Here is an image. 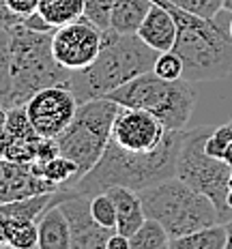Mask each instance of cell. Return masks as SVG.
<instances>
[{
	"mask_svg": "<svg viewBox=\"0 0 232 249\" xmlns=\"http://www.w3.org/2000/svg\"><path fill=\"white\" fill-rule=\"evenodd\" d=\"M185 136L187 129H168L161 146L153 153H127L114 142H107L106 153L95 168L69 189L92 198L107 187H129L140 191L159 180L172 178L177 176V163Z\"/></svg>",
	"mask_w": 232,
	"mask_h": 249,
	"instance_id": "cell-1",
	"label": "cell"
},
{
	"mask_svg": "<svg viewBox=\"0 0 232 249\" xmlns=\"http://www.w3.org/2000/svg\"><path fill=\"white\" fill-rule=\"evenodd\" d=\"M153 2L166 4L177 19L178 37L174 52L185 62L183 80L206 82L232 75V37L224 22L226 11H219L215 18H202L170 0Z\"/></svg>",
	"mask_w": 232,
	"mask_h": 249,
	"instance_id": "cell-2",
	"label": "cell"
},
{
	"mask_svg": "<svg viewBox=\"0 0 232 249\" xmlns=\"http://www.w3.org/2000/svg\"><path fill=\"white\" fill-rule=\"evenodd\" d=\"M159 52L138 35H123L114 28L103 30L101 52L86 69L71 71L69 88L80 103L107 97L133 77L153 71Z\"/></svg>",
	"mask_w": 232,
	"mask_h": 249,
	"instance_id": "cell-3",
	"label": "cell"
},
{
	"mask_svg": "<svg viewBox=\"0 0 232 249\" xmlns=\"http://www.w3.org/2000/svg\"><path fill=\"white\" fill-rule=\"evenodd\" d=\"M138 194L146 217L157 219L170 238L185 236L213 224H224L213 200L196 191L178 176L144 187Z\"/></svg>",
	"mask_w": 232,
	"mask_h": 249,
	"instance_id": "cell-4",
	"label": "cell"
},
{
	"mask_svg": "<svg viewBox=\"0 0 232 249\" xmlns=\"http://www.w3.org/2000/svg\"><path fill=\"white\" fill-rule=\"evenodd\" d=\"M11 30L13 92L11 106H26L39 90L50 86L69 88L71 71L58 65L52 52V33H37L24 22Z\"/></svg>",
	"mask_w": 232,
	"mask_h": 249,
	"instance_id": "cell-5",
	"label": "cell"
},
{
	"mask_svg": "<svg viewBox=\"0 0 232 249\" xmlns=\"http://www.w3.org/2000/svg\"><path fill=\"white\" fill-rule=\"evenodd\" d=\"M189 84L192 82L187 80H163L155 71H146L107 97L118 106L153 112L166 129H187L196 103V92Z\"/></svg>",
	"mask_w": 232,
	"mask_h": 249,
	"instance_id": "cell-6",
	"label": "cell"
},
{
	"mask_svg": "<svg viewBox=\"0 0 232 249\" xmlns=\"http://www.w3.org/2000/svg\"><path fill=\"white\" fill-rule=\"evenodd\" d=\"M118 107L121 106L110 97H97L80 103L71 124L56 138L60 155L75 161L82 176L90 172L106 153Z\"/></svg>",
	"mask_w": 232,
	"mask_h": 249,
	"instance_id": "cell-7",
	"label": "cell"
},
{
	"mask_svg": "<svg viewBox=\"0 0 232 249\" xmlns=\"http://www.w3.org/2000/svg\"><path fill=\"white\" fill-rule=\"evenodd\" d=\"M215 127L202 124V127L187 129L183 148L178 155L177 163V176L185 180L196 191L204 194L206 198L213 200L217 206L221 221H228L232 217V209L228 206V189H230V172L232 165H228L224 159L211 157L204 150L206 138Z\"/></svg>",
	"mask_w": 232,
	"mask_h": 249,
	"instance_id": "cell-8",
	"label": "cell"
},
{
	"mask_svg": "<svg viewBox=\"0 0 232 249\" xmlns=\"http://www.w3.org/2000/svg\"><path fill=\"white\" fill-rule=\"evenodd\" d=\"M103 30L86 18L65 24L52 33V52L58 65L69 71L86 69L99 56Z\"/></svg>",
	"mask_w": 232,
	"mask_h": 249,
	"instance_id": "cell-9",
	"label": "cell"
},
{
	"mask_svg": "<svg viewBox=\"0 0 232 249\" xmlns=\"http://www.w3.org/2000/svg\"><path fill=\"white\" fill-rule=\"evenodd\" d=\"M168 129L153 112L121 106L112 124L110 142L127 153H153L161 146Z\"/></svg>",
	"mask_w": 232,
	"mask_h": 249,
	"instance_id": "cell-10",
	"label": "cell"
},
{
	"mask_svg": "<svg viewBox=\"0 0 232 249\" xmlns=\"http://www.w3.org/2000/svg\"><path fill=\"white\" fill-rule=\"evenodd\" d=\"M80 101L67 86H50L39 90L28 103L26 112L41 138H58L73 121Z\"/></svg>",
	"mask_w": 232,
	"mask_h": 249,
	"instance_id": "cell-11",
	"label": "cell"
},
{
	"mask_svg": "<svg viewBox=\"0 0 232 249\" xmlns=\"http://www.w3.org/2000/svg\"><path fill=\"white\" fill-rule=\"evenodd\" d=\"M60 209L67 215L71 228V249H106L107 238L114 234V228H103L90 213V196L65 189L60 198Z\"/></svg>",
	"mask_w": 232,
	"mask_h": 249,
	"instance_id": "cell-12",
	"label": "cell"
},
{
	"mask_svg": "<svg viewBox=\"0 0 232 249\" xmlns=\"http://www.w3.org/2000/svg\"><path fill=\"white\" fill-rule=\"evenodd\" d=\"M43 138L33 127L24 106L9 107L7 127L2 138V157L18 163H33L39 157V146Z\"/></svg>",
	"mask_w": 232,
	"mask_h": 249,
	"instance_id": "cell-13",
	"label": "cell"
},
{
	"mask_svg": "<svg viewBox=\"0 0 232 249\" xmlns=\"http://www.w3.org/2000/svg\"><path fill=\"white\" fill-rule=\"evenodd\" d=\"M58 191L52 183L33 172L30 163H18L11 159L0 157V204L28 196Z\"/></svg>",
	"mask_w": 232,
	"mask_h": 249,
	"instance_id": "cell-14",
	"label": "cell"
},
{
	"mask_svg": "<svg viewBox=\"0 0 232 249\" xmlns=\"http://www.w3.org/2000/svg\"><path fill=\"white\" fill-rule=\"evenodd\" d=\"M138 37L157 52L174 50V43L178 37V26L166 4L153 2L151 11L146 13L142 26L138 28Z\"/></svg>",
	"mask_w": 232,
	"mask_h": 249,
	"instance_id": "cell-15",
	"label": "cell"
},
{
	"mask_svg": "<svg viewBox=\"0 0 232 249\" xmlns=\"http://www.w3.org/2000/svg\"><path fill=\"white\" fill-rule=\"evenodd\" d=\"M63 196L65 189L56 191V200L39 217V249H71V228L58 204Z\"/></svg>",
	"mask_w": 232,
	"mask_h": 249,
	"instance_id": "cell-16",
	"label": "cell"
},
{
	"mask_svg": "<svg viewBox=\"0 0 232 249\" xmlns=\"http://www.w3.org/2000/svg\"><path fill=\"white\" fill-rule=\"evenodd\" d=\"M106 191L112 196L116 206V232L131 236L146 219L140 194L129 187H107Z\"/></svg>",
	"mask_w": 232,
	"mask_h": 249,
	"instance_id": "cell-17",
	"label": "cell"
},
{
	"mask_svg": "<svg viewBox=\"0 0 232 249\" xmlns=\"http://www.w3.org/2000/svg\"><path fill=\"white\" fill-rule=\"evenodd\" d=\"M33 172L39 174L41 178H45L48 183H52L56 189H69L80 180V168L75 161H71L65 155H56L52 159L45 161H33Z\"/></svg>",
	"mask_w": 232,
	"mask_h": 249,
	"instance_id": "cell-18",
	"label": "cell"
},
{
	"mask_svg": "<svg viewBox=\"0 0 232 249\" xmlns=\"http://www.w3.org/2000/svg\"><path fill=\"white\" fill-rule=\"evenodd\" d=\"M153 0H112V28L123 35H138Z\"/></svg>",
	"mask_w": 232,
	"mask_h": 249,
	"instance_id": "cell-19",
	"label": "cell"
},
{
	"mask_svg": "<svg viewBox=\"0 0 232 249\" xmlns=\"http://www.w3.org/2000/svg\"><path fill=\"white\" fill-rule=\"evenodd\" d=\"M54 200H56V191H45V194L28 196V198L2 202V204H0V219L39 221V217L43 215V211L48 209Z\"/></svg>",
	"mask_w": 232,
	"mask_h": 249,
	"instance_id": "cell-20",
	"label": "cell"
},
{
	"mask_svg": "<svg viewBox=\"0 0 232 249\" xmlns=\"http://www.w3.org/2000/svg\"><path fill=\"white\" fill-rule=\"evenodd\" d=\"M170 249H226V226L213 224L185 236L170 238Z\"/></svg>",
	"mask_w": 232,
	"mask_h": 249,
	"instance_id": "cell-21",
	"label": "cell"
},
{
	"mask_svg": "<svg viewBox=\"0 0 232 249\" xmlns=\"http://www.w3.org/2000/svg\"><path fill=\"white\" fill-rule=\"evenodd\" d=\"M84 2L86 0H41L37 11L54 28H60V26L84 18Z\"/></svg>",
	"mask_w": 232,
	"mask_h": 249,
	"instance_id": "cell-22",
	"label": "cell"
},
{
	"mask_svg": "<svg viewBox=\"0 0 232 249\" xmlns=\"http://www.w3.org/2000/svg\"><path fill=\"white\" fill-rule=\"evenodd\" d=\"M7 234V245L15 249L39 247V226L28 219H0Z\"/></svg>",
	"mask_w": 232,
	"mask_h": 249,
	"instance_id": "cell-23",
	"label": "cell"
},
{
	"mask_svg": "<svg viewBox=\"0 0 232 249\" xmlns=\"http://www.w3.org/2000/svg\"><path fill=\"white\" fill-rule=\"evenodd\" d=\"M129 247L131 249H168L170 234L157 219L146 217L144 224L129 236Z\"/></svg>",
	"mask_w": 232,
	"mask_h": 249,
	"instance_id": "cell-24",
	"label": "cell"
},
{
	"mask_svg": "<svg viewBox=\"0 0 232 249\" xmlns=\"http://www.w3.org/2000/svg\"><path fill=\"white\" fill-rule=\"evenodd\" d=\"M13 92V52L11 30L0 28V106H11Z\"/></svg>",
	"mask_w": 232,
	"mask_h": 249,
	"instance_id": "cell-25",
	"label": "cell"
},
{
	"mask_svg": "<svg viewBox=\"0 0 232 249\" xmlns=\"http://www.w3.org/2000/svg\"><path fill=\"white\" fill-rule=\"evenodd\" d=\"M90 213L103 228H114L116 230V206L107 191H99L90 198Z\"/></svg>",
	"mask_w": 232,
	"mask_h": 249,
	"instance_id": "cell-26",
	"label": "cell"
},
{
	"mask_svg": "<svg viewBox=\"0 0 232 249\" xmlns=\"http://www.w3.org/2000/svg\"><path fill=\"white\" fill-rule=\"evenodd\" d=\"M153 71L163 80H183L185 73V62L174 50L159 52L157 60H155Z\"/></svg>",
	"mask_w": 232,
	"mask_h": 249,
	"instance_id": "cell-27",
	"label": "cell"
},
{
	"mask_svg": "<svg viewBox=\"0 0 232 249\" xmlns=\"http://www.w3.org/2000/svg\"><path fill=\"white\" fill-rule=\"evenodd\" d=\"M84 18L101 30L112 28V0H86Z\"/></svg>",
	"mask_w": 232,
	"mask_h": 249,
	"instance_id": "cell-28",
	"label": "cell"
},
{
	"mask_svg": "<svg viewBox=\"0 0 232 249\" xmlns=\"http://www.w3.org/2000/svg\"><path fill=\"white\" fill-rule=\"evenodd\" d=\"M230 142H232V127H230V123H226V124H221V127H215L213 131L209 133L204 150L211 155V157L224 159V153H226V148H228Z\"/></svg>",
	"mask_w": 232,
	"mask_h": 249,
	"instance_id": "cell-29",
	"label": "cell"
},
{
	"mask_svg": "<svg viewBox=\"0 0 232 249\" xmlns=\"http://www.w3.org/2000/svg\"><path fill=\"white\" fill-rule=\"evenodd\" d=\"M170 2L178 4V7L187 9L192 13H198L202 18H215L221 9V0H170Z\"/></svg>",
	"mask_w": 232,
	"mask_h": 249,
	"instance_id": "cell-30",
	"label": "cell"
},
{
	"mask_svg": "<svg viewBox=\"0 0 232 249\" xmlns=\"http://www.w3.org/2000/svg\"><path fill=\"white\" fill-rule=\"evenodd\" d=\"M39 2H41V0H7L9 9H11L15 15H19L22 19L37 11V9H39Z\"/></svg>",
	"mask_w": 232,
	"mask_h": 249,
	"instance_id": "cell-31",
	"label": "cell"
},
{
	"mask_svg": "<svg viewBox=\"0 0 232 249\" xmlns=\"http://www.w3.org/2000/svg\"><path fill=\"white\" fill-rule=\"evenodd\" d=\"M24 24L28 26V28L37 30V33H54V30H56L54 26H52L39 11H35L33 15H28V18H24Z\"/></svg>",
	"mask_w": 232,
	"mask_h": 249,
	"instance_id": "cell-32",
	"label": "cell"
},
{
	"mask_svg": "<svg viewBox=\"0 0 232 249\" xmlns=\"http://www.w3.org/2000/svg\"><path fill=\"white\" fill-rule=\"evenodd\" d=\"M22 22L24 19L9 9L7 0H0V28H13V26H18Z\"/></svg>",
	"mask_w": 232,
	"mask_h": 249,
	"instance_id": "cell-33",
	"label": "cell"
},
{
	"mask_svg": "<svg viewBox=\"0 0 232 249\" xmlns=\"http://www.w3.org/2000/svg\"><path fill=\"white\" fill-rule=\"evenodd\" d=\"M106 249H131L129 247V236L121 234V232H114V234L107 238Z\"/></svg>",
	"mask_w": 232,
	"mask_h": 249,
	"instance_id": "cell-34",
	"label": "cell"
},
{
	"mask_svg": "<svg viewBox=\"0 0 232 249\" xmlns=\"http://www.w3.org/2000/svg\"><path fill=\"white\" fill-rule=\"evenodd\" d=\"M7 112L9 107L0 106V157H2V138H4V127H7Z\"/></svg>",
	"mask_w": 232,
	"mask_h": 249,
	"instance_id": "cell-35",
	"label": "cell"
},
{
	"mask_svg": "<svg viewBox=\"0 0 232 249\" xmlns=\"http://www.w3.org/2000/svg\"><path fill=\"white\" fill-rule=\"evenodd\" d=\"M224 226H226V249H232V217Z\"/></svg>",
	"mask_w": 232,
	"mask_h": 249,
	"instance_id": "cell-36",
	"label": "cell"
},
{
	"mask_svg": "<svg viewBox=\"0 0 232 249\" xmlns=\"http://www.w3.org/2000/svg\"><path fill=\"white\" fill-rule=\"evenodd\" d=\"M224 161L228 165H232V142L228 144V148H226V153H224Z\"/></svg>",
	"mask_w": 232,
	"mask_h": 249,
	"instance_id": "cell-37",
	"label": "cell"
},
{
	"mask_svg": "<svg viewBox=\"0 0 232 249\" xmlns=\"http://www.w3.org/2000/svg\"><path fill=\"white\" fill-rule=\"evenodd\" d=\"M0 247H9L7 245V234H4V228H2V221H0Z\"/></svg>",
	"mask_w": 232,
	"mask_h": 249,
	"instance_id": "cell-38",
	"label": "cell"
},
{
	"mask_svg": "<svg viewBox=\"0 0 232 249\" xmlns=\"http://www.w3.org/2000/svg\"><path fill=\"white\" fill-rule=\"evenodd\" d=\"M221 9L226 13H232V0H221Z\"/></svg>",
	"mask_w": 232,
	"mask_h": 249,
	"instance_id": "cell-39",
	"label": "cell"
},
{
	"mask_svg": "<svg viewBox=\"0 0 232 249\" xmlns=\"http://www.w3.org/2000/svg\"><path fill=\"white\" fill-rule=\"evenodd\" d=\"M228 30H230V37H232V15H230V22H228Z\"/></svg>",
	"mask_w": 232,
	"mask_h": 249,
	"instance_id": "cell-40",
	"label": "cell"
},
{
	"mask_svg": "<svg viewBox=\"0 0 232 249\" xmlns=\"http://www.w3.org/2000/svg\"><path fill=\"white\" fill-rule=\"evenodd\" d=\"M230 127H232V121H230Z\"/></svg>",
	"mask_w": 232,
	"mask_h": 249,
	"instance_id": "cell-41",
	"label": "cell"
}]
</instances>
